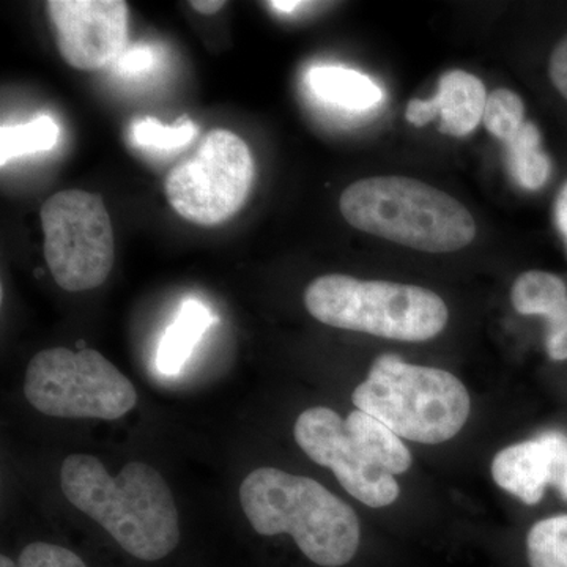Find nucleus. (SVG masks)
I'll use <instances>...</instances> for the list:
<instances>
[{"label":"nucleus","instance_id":"1","mask_svg":"<svg viewBox=\"0 0 567 567\" xmlns=\"http://www.w3.org/2000/svg\"><path fill=\"white\" fill-rule=\"evenodd\" d=\"M61 487L71 505L102 525L134 558L158 561L178 546L174 495L153 466L128 462L112 476L100 458L73 454L63 461Z\"/></svg>","mask_w":567,"mask_h":567},{"label":"nucleus","instance_id":"2","mask_svg":"<svg viewBox=\"0 0 567 567\" xmlns=\"http://www.w3.org/2000/svg\"><path fill=\"white\" fill-rule=\"evenodd\" d=\"M246 518L262 536L290 535L309 561L349 565L360 548V520L352 507L311 477L282 470H254L240 487Z\"/></svg>","mask_w":567,"mask_h":567},{"label":"nucleus","instance_id":"3","mask_svg":"<svg viewBox=\"0 0 567 567\" xmlns=\"http://www.w3.org/2000/svg\"><path fill=\"white\" fill-rule=\"evenodd\" d=\"M354 229L425 252H453L475 240L476 224L464 205L415 178L354 182L339 200Z\"/></svg>","mask_w":567,"mask_h":567},{"label":"nucleus","instance_id":"4","mask_svg":"<svg viewBox=\"0 0 567 567\" xmlns=\"http://www.w3.org/2000/svg\"><path fill=\"white\" fill-rule=\"evenodd\" d=\"M352 402L401 439L424 445L456 436L472 409L468 391L456 375L405 363L395 354L377 358L368 379L354 388Z\"/></svg>","mask_w":567,"mask_h":567},{"label":"nucleus","instance_id":"5","mask_svg":"<svg viewBox=\"0 0 567 567\" xmlns=\"http://www.w3.org/2000/svg\"><path fill=\"white\" fill-rule=\"evenodd\" d=\"M305 305L328 327L395 341H429L447 323L445 301L424 287L361 281L347 275L315 279L306 287Z\"/></svg>","mask_w":567,"mask_h":567},{"label":"nucleus","instance_id":"6","mask_svg":"<svg viewBox=\"0 0 567 567\" xmlns=\"http://www.w3.org/2000/svg\"><path fill=\"white\" fill-rule=\"evenodd\" d=\"M24 394L43 415L66 420H121L137 402L136 388L102 353L65 347L29 361Z\"/></svg>","mask_w":567,"mask_h":567},{"label":"nucleus","instance_id":"7","mask_svg":"<svg viewBox=\"0 0 567 567\" xmlns=\"http://www.w3.org/2000/svg\"><path fill=\"white\" fill-rule=\"evenodd\" d=\"M44 259L66 292L96 289L115 260L114 230L100 194L66 189L51 196L40 212Z\"/></svg>","mask_w":567,"mask_h":567},{"label":"nucleus","instance_id":"8","mask_svg":"<svg viewBox=\"0 0 567 567\" xmlns=\"http://www.w3.org/2000/svg\"><path fill=\"white\" fill-rule=\"evenodd\" d=\"M254 175L246 142L229 130H212L192 158L171 171L164 192L186 221L218 226L244 207Z\"/></svg>","mask_w":567,"mask_h":567},{"label":"nucleus","instance_id":"9","mask_svg":"<svg viewBox=\"0 0 567 567\" xmlns=\"http://www.w3.org/2000/svg\"><path fill=\"white\" fill-rule=\"evenodd\" d=\"M293 434L306 456L328 466L339 484L365 506L385 507L398 499L401 491L394 476L371 461L334 410H305L295 423Z\"/></svg>","mask_w":567,"mask_h":567},{"label":"nucleus","instance_id":"10","mask_svg":"<svg viewBox=\"0 0 567 567\" xmlns=\"http://www.w3.org/2000/svg\"><path fill=\"white\" fill-rule=\"evenodd\" d=\"M47 11L63 61L76 70H102L117 61L128 39L123 0H50Z\"/></svg>","mask_w":567,"mask_h":567},{"label":"nucleus","instance_id":"11","mask_svg":"<svg viewBox=\"0 0 567 567\" xmlns=\"http://www.w3.org/2000/svg\"><path fill=\"white\" fill-rule=\"evenodd\" d=\"M487 92L475 74L451 70L442 74L434 99H415L405 111L406 122L416 128L440 117V133L466 136L483 122Z\"/></svg>","mask_w":567,"mask_h":567},{"label":"nucleus","instance_id":"12","mask_svg":"<svg viewBox=\"0 0 567 567\" xmlns=\"http://www.w3.org/2000/svg\"><path fill=\"white\" fill-rule=\"evenodd\" d=\"M492 476L525 505H537L551 484V453L544 435L499 451L492 462Z\"/></svg>","mask_w":567,"mask_h":567},{"label":"nucleus","instance_id":"13","mask_svg":"<svg viewBox=\"0 0 567 567\" xmlns=\"http://www.w3.org/2000/svg\"><path fill=\"white\" fill-rule=\"evenodd\" d=\"M308 85L317 99L341 110L365 111L382 102L383 92L371 78L342 66H315Z\"/></svg>","mask_w":567,"mask_h":567},{"label":"nucleus","instance_id":"14","mask_svg":"<svg viewBox=\"0 0 567 567\" xmlns=\"http://www.w3.org/2000/svg\"><path fill=\"white\" fill-rule=\"evenodd\" d=\"M215 322L210 309L203 301L189 298L169 324L159 341L156 368L164 375H177L192 357L205 331Z\"/></svg>","mask_w":567,"mask_h":567},{"label":"nucleus","instance_id":"15","mask_svg":"<svg viewBox=\"0 0 567 567\" xmlns=\"http://www.w3.org/2000/svg\"><path fill=\"white\" fill-rule=\"evenodd\" d=\"M346 424L371 461L390 475H402L412 466V454L402 443L401 436L382 421L354 410L347 417Z\"/></svg>","mask_w":567,"mask_h":567},{"label":"nucleus","instance_id":"16","mask_svg":"<svg viewBox=\"0 0 567 567\" xmlns=\"http://www.w3.org/2000/svg\"><path fill=\"white\" fill-rule=\"evenodd\" d=\"M507 162L513 177L525 189L543 188L550 177V159L540 151V133L533 122H525L520 132L506 142Z\"/></svg>","mask_w":567,"mask_h":567},{"label":"nucleus","instance_id":"17","mask_svg":"<svg viewBox=\"0 0 567 567\" xmlns=\"http://www.w3.org/2000/svg\"><path fill=\"white\" fill-rule=\"evenodd\" d=\"M61 130L48 115L20 125H3L0 130V164L7 166L13 159L35 155L55 147Z\"/></svg>","mask_w":567,"mask_h":567},{"label":"nucleus","instance_id":"18","mask_svg":"<svg viewBox=\"0 0 567 567\" xmlns=\"http://www.w3.org/2000/svg\"><path fill=\"white\" fill-rule=\"evenodd\" d=\"M511 300L518 315L546 317L567 300V287L557 275L527 271L514 282Z\"/></svg>","mask_w":567,"mask_h":567},{"label":"nucleus","instance_id":"19","mask_svg":"<svg viewBox=\"0 0 567 567\" xmlns=\"http://www.w3.org/2000/svg\"><path fill=\"white\" fill-rule=\"evenodd\" d=\"M529 567H567V514L544 518L527 536Z\"/></svg>","mask_w":567,"mask_h":567},{"label":"nucleus","instance_id":"20","mask_svg":"<svg viewBox=\"0 0 567 567\" xmlns=\"http://www.w3.org/2000/svg\"><path fill=\"white\" fill-rule=\"evenodd\" d=\"M487 132L499 141L509 142L525 123V106L517 93L496 89L488 93L483 117Z\"/></svg>","mask_w":567,"mask_h":567},{"label":"nucleus","instance_id":"21","mask_svg":"<svg viewBox=\"0 0 567 567\" xmlns=\"http://www.w3.org/2000/svg\"><path fill=\"white\" fill-rule=\"evenodd\" d=\"M197 126L192 121L166 126L155 118H142L134 123L132 130L133 141L140 147L148 151L171 152L185 147L196 136Z\"/></svg>","mask_w":567,"mask_h":567},{"label":"nucleus","instance_id":"22","mask_svg":"<svg viewBox=\"0 0 567 567\" xmlns=\"http://www.w3.org/2000/svg\"><path fill=\"white\" fill-rule=\"evenodd\" d=\"M18 567H87L69 548L48 543H32L21 551Z\"/></svg>","mask_w":567,"mask_h":567},{"label":"nucleus","instance_id":"23","mask_svg":"<svg viewBox=\"0 0 567 567\" xmlns=\"http://www.w3.org/2000/svg\"><path fill=\"white\" fill-rule=\"evenodd\" d=\"M115 71L123 78H140L158 65V51L151 44L137 43L126 47L114 62Z\"/></svg>","mask_w":567,"mask_h":567},{"label":"nucleus","instance_id":"24","mask_svg":"<svg viewBox=\"0 0 567 567\" xmlns=\"http://www.w3.org/2000/svg\"><path fill=\"white\" fill-rule=\"evenodd\" d=\"M546 349L555 361L567 360V300L548 312Z\"/></svg>","mask_w":567,"mask_h":567},{"label":"nucleus","instance_id":"25","mask_svg":"<svg viewBox=\"0 0 567 567\" xmlns=\"http://www.w3.org/2000/svg\"><path fill=\"white\" fill-rule=\"evenodd\" d=\"M551 453V484L567 502V435L558 431L544 432Z\"/></svg>","mask_w":567,"mask_h":567},{"label":"nucleus","instance_id":"26","mask_svg":"<svg viewBox=\"0 0 567 567\" xmlns=\"http://www.w3.org/2000/svg\"><path fill=\"white\" fill-rule=\"evenodd\" d=\"M548 74L557 91L567 100V35L551 52Z\"/></svg>","mask_w":567,"mask_h":567},{"label":"nucleus","instance_id":"27","mask_svg":"<svg viewBox=\"0 0 567 567\" xmlns=\"http://www.w3.org/2000/svg\"><path fill=\"white\" fill-rule=\"evenodd\" d=\"M555 216H557L559 233L563 234L567 241V185L559 193Z\"/></svg>","mask_w":567,"mask_h":567},{"label":"nucleus","instance_id":"28","mask_svg":"<svg viewBox=\"0 0 567 567\" xmlns=\"http://www.w3.org/2000/svg\"><path fill=\"white\" fill-rule=\"evenodd\" d=\"M194 10L199 11L203 14H215L221 11L226 7V2L221 0H196V2L189 3Z\"/></svg>","mask_w":567,"mask_h":567},{"label":"nucleus","instance_id":"29","mask_svg":"<svg viewBox=\"0 0 567 567\" xmlns=\"http://www.w3.org/2000/svg\"><path fill=\"white\" fill-rule=\"evenodd\" d=\"M271 7H274L275 10L282 11V13H293V11H297L300 9V7L308 6L306 2H279V0H275V2L270 3Z\"/></svg>","mask_w":567,"mask_h":567},{"label":"nucleus","instance_id":"30","mask_svg":"<svg viewBox=\"0 0 567 567\" xmlns=\"http://www.w3.org/2000/svg\"><path fill=\"white\" fill-rule=\"evenodd\" d=\"M0 567H18V565H14L13 559L7 557V555H2L0 557Z\"/></svg>","mask_w":567,"mask_h":567}]
</instances>
